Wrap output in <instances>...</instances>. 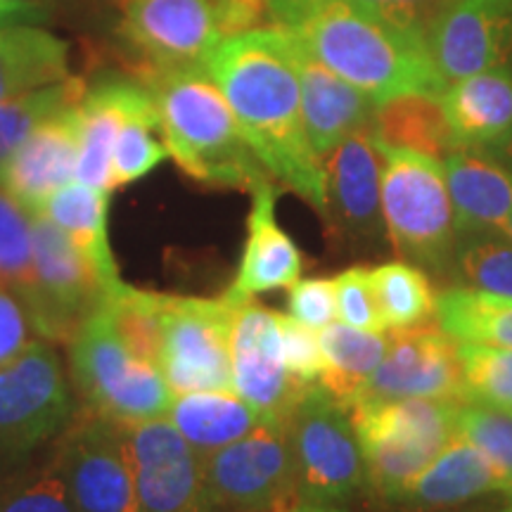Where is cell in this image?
Returning <instances> with one entry per match:
<instances>
[{
  "mask_svg": "<svg viewBox=\"0 0 512 512\" xmlns=\"http://www.w3.org/2000/svg\"><path fill=\"white\" fill-rule=\"evenodd\" d=\"M166 157H169V150H166L162 131H159L155 100L147 93L126 114L124 124L119 128L112 152V190L150 176Z\"/></svg>",
  "mask_w": 512,
  "mask_h": 512,
  "instance_id": "33",
  "label": "cell"
},
{
  "mask_svg": "<svg viewBox=\"0 0 512 512\" xmlns=\"http://www.w3.org/2000/svg\"><path fill=\"white\" fill-rule=\"evenodd\" d=\"M211 8L221 38L259 29L268 22V0H211Z\"/></svg>",
  "mask_w": 512,
  "mask_h": 512,
  "instance_id": "45",
  "label": "cell"
},
{
  "mask_svg": "<svg viewBox=\"0 0 512 512\" xmlns=\"http://www.w3.org/2000/svg\"><path fill=\"white\" fill-rule=\"evenodd\" d=\"M441 164L458 238L503 233L512 211L510 166L477 150H453Z\"/></svg>",
  "mask_w": 512,
  "mask_h": 512,
  "instance_id": "22",
  "label": "cell"
},
{
  "mask_svg": "<svg viewBox=\"0 0 512 512\" xmlns=\"http://www.w3.org/2000/svg\"><path fill=\"white\" fill-rule=\"evenodd\" d=\"M67 347L69 373L86 411L119 425L166 418L174 392L155 363L128 347L107 302Z\"/></svg>",
  "mask_w": 512,
  "mask_h": 512,
  "instance_id": "5",
  "label": "cell"
},
{
  "mask_svg": "<svg viewBox=\"0 0 512 512\" xmlns=\"http://www.w3.org/2000/svg\"><path fill=\"white\" fill-rule=\"evenodd\" d=\"M76 408L60 356L46 339L0 366V475L29 465L48 441L60 439Z\"/></svg>",
  "mask_w": 512,
  "mask_h": 512,
  "instance_id": "7",
  "label": "cell"
},
{
  "mask_svg": "<svg viewBox=\"0 0 512 512\" xmlns=\"http://www.w3.org/2000/svg\"><path fill=\"white\" fill-rule=\"evenodd\" d=\"M86 81L69 76L67 81L43 88L24 98L0 102V174L12 152L27 140L34 128L62 107L79 102L86 95Z\"/></svg>",
  "mask_w": 512,
  "mask_h": 512,
  "instance_id": "34",
  "label": "cell"
},
{
  "mask_svg": "<svg viewBox=\"0 0 512 512\" xmlns=\"http://www.w3.org/2000/svg\"><path fill=\"white\" fill-rule=\"evenodd\" d=\"M463 368V399L512 411V349L456 342Z\"/></svg>",
  "mask_w": 512,
  "mask_h": 512,
  "instance_id": "37",
  "label": "cell"
},
{
  "mask_svg": "<svg viewBox=\"0 0 512 512\" xmlns=\"http://www.w3.org/2000/svg\"><path fill=\"white\" fill-rule=\"evenodd\" d=\"M347 408L361 439L366 486L384 503H392L458 437V401L356 399Z\"/></svg>",
  "mask_w": 512,
  "mask_h": 512,
  "instance_id": "4",
  "label": "cell"
},
{
  "mask_svg": "<svg viewBox=\"0 0 512 512\" xmlns=\"http://www.w3.org/2000/svg\"><path fill=\"white\" fill-rule=\"evenodd\" d=\"M280 347H283L285 366L294 380L302 384H316L323 373V351H320L318 332L278 313Z\"/></svg>",
  "mask_w": 512,
  "mask_h": 512,
  "instance_id": "42",
  "label": "cell"
},
{
  "mask_svg": "<svg viewBox=\"0 0 512 512\" xmlns=\"http://www.w3.org/2000/svg\"><path fill=\"white\" fill-rule=\"evenodd\" d=\"M138 81L155 100L169 157L192 181L249 192L271 178L204 64L143 69Z\"/></svg>",
  "mask_w": 512,
  "mask_h": 512,
  "instance_id": "3",
  "label": "cell"
},
{
  "mask_svg": "<svg viewBox=\"0 0 512 512\" xmlns=\"http://www.w3.org/2000/svg\"><path fill=\"white\" fill-rule=\"evenodd\" d=\"M69 43L38 24L0 29V102L67 81Z\"/></svg>",
  "mask_w": 512,
  "mask_h": 512,
  "instance_id": "27",
  "label": "cell"
},
{
  "mask_svg": "<svg viewBox=\"0 0 512 512\" xmlns=\"http://www.w3.org/2000/svg\"><path fill=\"white\" fill-rule=\"evenodd\" d=\"M299 498L347 503L366 486V460L349 408L323 384H309L285 415Z\"/></svg>",
  "mask_w": 512,
  "mask_h": 512,
  "instance_id": "8",
  "label": "cell"
},
{
  "mask_svg": "<svg viewBox=\"0 0 512 512\" xmlns=\"http://www.w3.org/2000/svg\"><path fill=\"white\" fill-rule=\"evenodd\" d=\"M124 427L138 512H221L211 498L202 458L169 420Z\"/></svg>",
  "mask_w": 512,
  "mask_h": 512,
  "instance_id": "13",
  "label": "cell"
},
{
  "mask_svg": "<svg viewBox=\"0 0 512 512\" xmlns=\"http://www.w3.org/2000/svg\"><path fill=\"white\" fill-rule=\"evenodd\" d=\"M323 166L328 226L354 242L380 238L384 230L382 157L370 124L342 140L323 159Z\"/></svg>",
  "mask_w": 512,
  "mask_h": 512,
  "instance_id": "18",
  "label": "cell"
},
{
  "mask_svg": "<svg viewBox=\"0 0 512 512\" xmlns=\"http://www.w3.org/2000/svg\"><path fill=\"white\" fill-rule=\"evenodd\" d=\"M81 100L43 119L0 174V188L29 214H38L53 192L74 181L81 150Z\"/></svg>",
  "mask_w": 512,
  "mask_h": 512,
  "instance_id": "19",
  "label": "cell"
},
{
  "mask_svg": "<svg viewBox=\"0 0 512 512\" xmlns=\"http://www.w3.org/2000/svg\"><path fill=\"white\" fill-rule=\"evenodd\" d=\"M290 316L306 328L320 332L335 323V287L328 278H299L290 287Z\"/></svg>",
  "mask_w": 512,
  "mask_h": 512,
  "instance_id": "43",
  "label": "cell"
},
{
  "mask_svg": "<svg viewBox=\"0 0 512 512\" xmlns=\"http://www.w3.org/2000/svg\"><path fill=\"white\" fill-rule=\"evenodd\" d=\"M278 512H347L337 503H323V501H309V498H297V501L287 505V508Z\"/></svg>",
  "mask_w": 512,
  "mask_h": 512,
  "instance_id": "47",
  "label": "cell"
},
{
  "mask_svg": "<svg viewBox=\"0 0 512 512\" xmlns=\"http://www.w3.org/2000/svg\"><path fill=\"white\" fill-rule=\"evenodd\" d=\"M441 105L458 150L498 155L512 138V67L448 83Z\"/></svg>",
  "mask_w": 512,
  "mask_h": 512,
  "instance_id": "23",
  "label": "cell"
},
{
  "mask_svg": "<svg viewBox=\"0 0 512 512\" xmlns=\"http://www.w3.org/2000/svg\"><path fill=\"white\" fill-rule=\"evenodd\" d=\"M387 337V354L356 399L463 401V368L456 339L432 325L392 330Z\"/></svg>",
  "mask_w": 512,
  "mask_h": 512,
  "instance_id": "15",
  "label": "cell"
},
{
  "mask_svg": "<svg viewBox=\"0 0 512 512\" xmlns=\"http://www.w3.org/2000/svg\"><path fill=\"white\" fill-rule=\"evenodd\" d=\"M46 17L48 10L31 0H0V29L12 24H41Z\"/></svg>",
  "mask_w": 512,
  "mask_h": 512,
  "instance_id": "46",
  "label": "cell"
},
{
  "mask_svg": "<svg viewBox=\"0 0 512 512\" xmlns=\"http://www.w3.org/2000/svg\"><path fill=\"white\" fill-rule=\"evenodd\" d=\"M318 339L323 351V373L318 382L349 406L387 354V332L356 330L339 320L320 330Z\"/></svg>",
  "mask_w": 512,
  "mask_h": 512,
  "instance_id": "30",
  "label": "cell"
},
{
  "mask_svg": "<svg viewBox=\"0 0 512 512\" xmlns=\"http://www.w3.org/2000/svg\"><path fill=\"white\" fill-rule=\"evenodd\" d=\"M320 3H325V0H268V22L275 27L290 29ZM344 3L366 8L403 29L427 36L434 19L441 15V10L451 0H344Z\"/></svg>",
  "mask_w": 512,
  "mask_h": 512,
  "instance_id": "38",
  "label": "cell"
},
{
  "mask_svg": "<svg viewBox=\"0 0 512 512\" xmlns=\"http://www.w3.org/2000/svg\"><path fill=\"white\" fill-rule=\"evenodd\" d=\"M230 318L226 297L162 294L157 366L171 392H233Z\"/></svg>",
  "mask_w": 512,
  "mask_h": 512,
  "instance_id": "10",
  "label": "cell"
},
{
  "mask_svg": "<svg viewBox=\"0 0 512 512\" xmlns=\"http://www.w3.org/2000/svg\"><path fill=\"white\" fill-rule=\"evenodd\" d=\"M166 420L204 458L247 437L266 415L235 392H188L174 396Z\"/></svg>",
  "mask_w": 512,
  "mask_h": 512,
  "instance_id": "28",
  "label": "cell"
},
{
  "mask_svg": "<svg viewBox=\"0 0 512 512\" xmlns=\"http://www.w3.org/2000/svg\"><path fill=\"white\" fill-rule=\"evenodd\" d=\"M456 432L503 472L512 494V411L463 399L456 408Z\"/></svg>",
  "mask_w": 512,
  "mask_h": 512,
  "instance_id": "39",
  "label": "cell"
},
{
  "mask_svg": "<svg viewBox=\"0 0 512 512\" xmlns=\"http://www.w3.org/2000/svg\"><path fill=\"white\" fill-rule=\"evenodd\" d=\"M34 271L17 294L31 330L50 344H69L93 313L105 306L114 287L105 285L67 235L43 214H31Z\"/></svg>",
  "mask_w": 512,
  "mask_h": 512,
  "instance_id": "9",
  "label": "cell"
},
{
  "mask_svg": "<svg viewBox=\"0 0 512 512\" xmlns=\"http://www.w3.org/2000/svg\"><path fill=\"white\" fill-rule=\"evenodd\" d=\"M119 31L140 69L204 64L223 41L211 0H117Z\"/></svg>",
  "mask_w": 512,
  "mask_h": 512,
  "instance_id": "14",
  "label": "cell"
},
{
  "mask_svg": "<svg viewBox=\"0 0 512 512\" xmlns=\"http://www.w3.org/2000/svg\"><path fill=\"white\" fill-rule=\"evenodd\" d=\"M290 31L313 57L375 105L399 95H441L448 86L427 36L344 0L316 5Z\"/></svg>",
  "mask_w": 512,
  "mask_h": 512,
  "instance_id": "2",
  "label": "cell"
},
{
  "mask_svg": "<svg viewBox=\"0 0 512 512\" xmlns=\"http://www.w3.org/2000/svg\"><path fill=\"white\" fill-rule=\"evenodd\" d=\"M503 512H512V494L505 496V508H503Z\"/></svg>",
  "mask_w": 512,
  "mask_h": 512,
  "instance_id": "50",
  "label": "cell"
},
{
  "mask_svg": "<svg viewBox=\"0 0 512 512\" xmlns=\"http://www.w3.org/2000/svg\"><path fill=\"white\" fill-rule=\"evenodd\" d=\"M147 95L138 79L110 76L86 88L81 100V150L76 181L112 190V152L126 114Z\"/></svg>",
  "mask_w": 512,
  "mask_h": 512,
  "instance_id": "25",
  "label": "cell"
},
{
  "mask_svg": "<svg viewBox=\"0 0 512 512\" xmlns=\"http://www.w3.org/2000/svg\"><path fill=\"white\" fill-rule=\"evenodd\" d=\"M451 271L467 287L512 297V242L501 233L458 238Z\"/></svg>",
  "mask_w": 512,
  "mask_h": 512,
  "instance_id": "35",
  "label": "cell"
},
{
  "mask_svg": "<svg viewBox=\"0 0 512 512\" xmlns=\"http://www.w3.org/2000/svg\"><path fill=\"white\" fill-rule=\"evenodd\" d=\"M494 157H498V159H501V162H505V164H508L510 169H512V138H510V143L505 145L503 150L498 152V155H494Z\"/></svg>",
  "mask_w": 512,
  "mask_h": 512,
  "instance_id": "48",
  "label": "cell"
},
{
  "mask_svg": "<svg viewBox=\"0 0 512 512\" xmlns=\"http://www.w3.org/2000/svg\"><path fill=\"white\" fill-rule=\"evenodd\" d=\"M202 465L221 512H278L299 498L285 418H266L247 437L204 456Z\"/></svg>",
  "mask_w": 512,
  "mask_h": 512,
  "instance_id": "11",
  "label": "cell"
},
{
  "mask_svg": "<svg viewBox=\"0 0 512 512\" xmlns=\"http://www.w3.org/2000/svg\"><path fill=\"white\" fill-rule=\"evenodd\" d=\"M53 463L79 512H138L126 427L83 408L57 439Z\"/></svg>",
  "mask_w": 512,
  "mask_h": 512,
  "instance_id": "12",
  "label": "cell"
},
{
  "mask_svg": "<svg viewBox=\"0 0 512 512\" xmlns=\"http://www.w3.org/2000/svg\"><path fill=\"white\" fill-rule=\"evenodd\" d=\"M337 316L342 323L366 332H387L373 290V275L368 266H351L332 278Z\"/></svg>",
  "mask_w": 512,
  "mask_h": 512,
  "instance_id": "41",
  "label": "cell"
},
{
  "mask_svg": "<svg viewBox=\"0 0 512 512\" xmlns=\"http://www.w3.org/2000/svg\"><path fill=\"white\" fill-rule=\"evenodd\" d=\"M427 43L446 83L512 67V0H451Z\"/></svg>",
  "mask_w": 512,
  "mask_h": 512,
  "instance_id": "17",
  "label": "cell"
},
{
  "mask_svg": "<svg viewBox=\"0 0 512 512\" xmlns=\"http://www.w3.org/2000/svg\"><path fill=\"white\" fill-rule=\"evenodd\" d=\"M503 238H508L510 242H512V211H510V216H508V221H505V226H503Z\"/></svg>",
  "mask_w": 512,
  "mask_h": 512,
  "instance_id": "49",
  "label": "cell"
},
{
  "mask_svg": "<svg viewBox=\"0 0 512 512\" xmlns=\"http://www.w3.org/2000/svg\"><path fill=\"white\" fill-rule=\"evenodd\" d=\"M29 330L31 323L22 299L5 285H0V366H5L29 347Z\"/></svg>",
  "mask_w": 512,
  "mask_h": 512,
  "instance_id": "44",
  "label": "cell"
},
{
  "mask_svg": "<svg viewBox=\"0 0 512 512\" xmlns=\"http://www.w3.org/2000/svg\"><path fill=\"white\" fill-rule=\"evenodd\" d=\"M110 197L112 192L74 178V181L53 192L38 214L53 221L67 235L76 252L100 275L102 283L117 287L121 283V275L112 254L110 233H107Z\"/></svg>",
  "mask_w": 512,
  "mask_h": 512,
  "instance_id": "26",
  "label": "cell"
},
{
  "mask_svg": "<svg viewBox=\"0 0 512 512\" xmlns=\"http://www.w3.org/2000/svg\"><path fill=\"white\" fill-rule=\"evenodd\" d=\"M34 271L31 214L0 188V285L19 294Z\"/></svg>",
  "mask_w": 512,
  "mask_h": 512,
  "instance_id": "40",
  "label": "cell"
},
{
  "mask_svg": "<svg viewBox=\"0 0 512 512\" xmlns=\"http://www.w3.org/2000/svg\"><path fill=\"white\" fill-rule=\"evenodd\" d=\"M0 512H79L67 484L50 463L22 465L0 475Z\"/></svg>",
  "mask_w": 512,
  "mask_h": 512,
  "instance_id": "36",
  "label": "cell"
},
{
  "mask_svg": "<svg viewBox=\"0 0 512 512\" xmlns=\"http://www.w3.org/2000/svg\"><path fill=\"white\" fill-rule=\"evenodd\" d=\"M486 494H510L508 479L463 437H456L389 505L408 510L456 508Z\"/></svg>",
  "mask_w": 512,
  "mask_h": 512,
  "instance_id": "24",
  "label": "cell"
},
{
  "mask_svg": "<svg viewBox=\"0 0 512 512\" xmlns=\"http://www.w3.org/2000/svg\"><path fill=\"white\" fill-rule=\"evenodd\" d=\"M382 219L392 247L408 264L432 273L451 271L456 252V221L441 159L384 145Z\"/></svg>",
  "mask_w": 512,
  "mask_h": 512,
  "instance_id": "6",
  "label": "cell"
},
{
  "mask_svg": "<svg viewBox=\"0 0 512 512\" xmlns=\"http://www.w3.org/2000/svg\"><path fill=\"white\" fill-rule=\"evenodd\" d=\"M233 392L266 418H285L309 384L294 380L280 347L278 313L254 299L233 304L230 318Z\"/></svg>",
  "mask_w": 512,
  "mask_h": 512,
  "instance_id": "16",
  "label": "cell"
},
{
  "mask_svg": "<svg viewBox=\"0 0 512 512\" xmlns=\"http://www.w3.org/2000/svg\"><path fill=\"white\" fill-rule=\"evenodd\" d=\"M204 67L268 176L325 219V166L306 136L292 31L271 24L223 38Z\"/></svg>",
  "mask_w": 512,
  "mask_h": 512,
  "instance_id": "1",
  "label": "cell"
},
{
  "mask_svg": "<svg viewBox=\"0 0 512 512\" xmlns=\"http://www.w3.org/2000/svg\"><path fill=\"white\" fill-rule=\"evenodd\" d=\"M370 275L387 332L430 325L437 313V297L422 268L408 261H389L370 268Z\"/></svg>",
  "mask_w": 512,
  "mask_h": 512,
  "instance_id": "32",
  "label": "cell"
},
{
  "mask_svg": "<svg viewBox=\"0 0 512 512\" xmlns=\"http://www.w3.org/2000/svg\"><path fill=\"white\" fill-rule=\"evenodd\" d=\"M439 328L456 342L512 349V297L458 285L437 297Z\"/></svg>",
  "mask_w": 512,
  "mask_h": 512,
  "instance_id": "31",
  "label": "cell"
},
{
  "mask_svg": "<svg viewBox=\"0 0 512 512\" xmlns=\"http://www.w3.org/2000/svg\"><path fill=\"white\" fill-rule=\"evenodd\" d=\"M373 136L384 145L444 159L458 150L448 126L441 95H399L375 107L370 119Z\"/></svg>",
  "mask_w": 512,
  "mask_h": 512,
  "instance_id": "29",
  "label": "cell"
},
{
  "mask_svg": "<svg viewBox=\"0 0 512 512\" xmlns=\"http://www.w3.org/2000/svg\"><path fill=\"white\" fill-rule=\"evenodd\" d=\"M294 64H297L299 91H302L306 136L313 152L323 162L342 140L370 124L377 105L366 93L313 57L297 36H294Z\"/></svg>",
  "mask_w": 512,
  "mask_h": 512,
  "instance_id": "21",
  "label": "cell"
},
{
  "mask_svg": "<svg viewBox=\"0 0 512 512\" xmlns=\"http://www.w3.org/2000/svg\"><path fill=\"white\" fill-rule=\"evenodd\" d=\"M249 195H252V207L247 216V240L233 283L223 292L230 304L247 302L256 294L292 287L304 271L302 252L280 228L278 216H275L278 188L273 178L256 183Z\"/></svg>",
  "mask_w": 512,
  "mask_h": 512,
  "instance_id": "20",
  "label": "cell"
}]
</instances>
